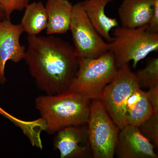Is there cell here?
<instances>
[{"label": "cell", "mask_w": 158, "mask_h": 158, "mask_svg": "<svg viewBox=\"0 0 158 158\" xmlns=\"http://www.w3.org/2000/svg\"><path fill=\"white\" fill-rule=\"evenodd\" d=\"M46 34H63L69 30L73 5L68 0H47Z\"/></svg>", "instance_id": "4fadbf2b"}, {"label": "cell", "mask_w": 158, "mask_h": 158, "mask_svg": "<svg viewBox=\"0 0 158 158\" xmlns=\"http://www.w3.org/2000/svg\"><path fill=\"white\" fill-rule=\"evenodd\" d=\"M154 113L146 92L136 88L129 98L126 107L127 125L138 127Z\"/></svg>", "instance_id": "5bb4252c"}, {"label": "cell", "mask_w": 158, "mask_h": 158, "mask_svg": "<svg viewBox=\"0 0 158 158\" xmlns=\"http://www.w3.org/2000/svg\"><path fill=\"white\" fill-rule=\"evenodd\" d=\"M5 18H6L5 13L3 12L2 10L0 9V20L3 19Z\"/></svg>", "instance_id": "44dd1931"}, {"label": "cell", "mask_w": 158, "mask_h": 158, "mask_svg": "<svg viewBox=\"0 0 158 158\" xmlns=\"http://www.w3.org/2000/svg\"><path fill=\"white\" fill-rule=\"evenodd\" d=\"M155 147L138 127L127 125L118 133L115 155L118 158H157Z\"/></svg>", "instance_id": "30bf717a"}, {"label": "cell", "mask_w": 158, "mask_h": 158, "mask_svg": "<svg viewBox=\"0 0 158 158\" xmlns=\"http://www.w3.org/2000/svg\"><path fill=\"white\" fill-rule=\"evenodd\" d=\"M138 127L140 132L158 148V113H153Z\"/></svg>", "instance_id": "e0dca14e"}, {"label": "cell", "mask_w": 158, "mask_h": 158, "mask_svg": "<svg viewBox=\"0 0 158 158\" xmlns=\"http://www.w3.org/2000/svg\"><path fill=\"white\" fill-rule=\"evenodd\" d=\"M78 58L94 59L109 50L106 42L88 19L82 2L73 5L69 27Z\"/></svg>", "instance_id": "52a82bcc"}, {"label": "cell", "mask_w": 158, "mask_h": 158, "mask_svg": "<svg viewBox=\"0 0 158 158\" xmlns=\"http://www.w3.org/2000/svg\"><path fill=\"white\" fill-rule=\"evenodd\" d=\"M135 73L140 88L149 89L158 86V58L152 59L145 67Z\"/></svg>", "instance_id": "2e32d148"}, {"label": "cell", "mask_w": 158, "mask_h": 158, "mask_svg": "<svg viewBox=\"0 0 158 158\" xmlns=\"http://www.w3.org/2000/svg\"><path fill=\"white\" fill-rule=\"evenodd\" d=\"M146 93L152 105L154 112L158 113V86L149 88L148 91H146Z\"/></svg>", "instance_id": "ffe728a7"}, {"label": "cell", "mask_w": 158, "mask_h": 158, "mask_svg": "<svg viewBox=\"0 0 158 158\" xmlns=\"http://www.w3.org/2000/svg\"><path fill=\"white\" fill-rule=\"evenodd\" d=\"M153 11L154 0H123L118 11L121 27L135 28L146 25Z\"/></svg>", "instance_id": "8fae6325"}, {"label": "cell", "mask_w": 158, "mask_h": 158, "mask_svg": "<svg viewBox=\"0 0 158 158\" xmlns=\"http://www.w3.org/2000/svg\"><path fill=\"white\" fill-rule=\"evenodd\" d=\"M87 126L93 157H114L120 130L110 117L100 100L91 101Z\"/></svg>", "instance_id": "5b68a950"}, {"label": "cell", "mask_w": 158, "mask_h": 158, "mask_svg": "<svg viewBox=\"0 0 158 158\" xmlns=\"http://www.w3.org/2000/svg\"><path fill=\"white\" fill-rule=\"evenodd\" d=\"M78 59V68L68 90L90 100H100L104 89L117 72L113 54L109 51L97 58Z\"/></svg>", "instance_id": "3957f363"}, {"label": "cell", "mask_w": 158, "mask_h": 158, "mask_svg": "<svg viewBox=\"0 0 158 158\" xmlns=\"http://www.w3.org/2000/svg\"><path fill=\"white\" fill-rule=\"evenodd\" d=\"M24 32L22 27L14 24L10 19L0 20V84L6 81L5 68L9 60L17 63L23 60L25 47L20 42V37Z\"/></svg>", "instance_id": "9c48e42d"}, {"label": "cell", "mask_w": 158, "mask_h": 158, "mask_svg": "<svg viewBox=\"0 0 158 158\" xmlns=\"http://www.w3.org/2000/svg\"><path fill=\"white\" fill-rule=\"evenodd\" d=\"M139 87L135 73L129 64L119 67L112 81L106 86L100 100L119 130L126 123V107L130 96Z\"/></svg>", "instance_id": "8992f818"}, {"label": "cell", "mask_w": 158, "mask_h": 158, "mask_svg": "<svg viewBox=\"0 0 158 158\" xmlns=\"http://www.w3.org/2000/svg\"><path fill=\"white\" fill-rule=\"evenodd\" d=\"M147 27V25L135 28H115L109 51L113 54L117 67L132 61L133 67L136 68L148 55L158 51V34L149 33Z\"/></svg>", "instance_id": "277c9868"}, {"label": "cell", "mask_w": 158, "mask_h": 158, "mask_svg": "<svg viewBox=\"0 0 158 158\" xmlns=\"http://www.w3.org/2000/svg\"><path fill=\"white\" fill-rule=\"evenodd\" d=\"M53 144L61 158H88L93 157L89 141L88 126H71L56 133Z\"/></svg>", "instance_id": "ba28073f"}, {"label": "cell", "mask_w": 158, "mask_h": 158, "mask_svg": "<svg viewBox=\"0 0 158 158\" xmlns=\"http://www.w3.org/2000/svg\"><path fill=\"white\" fill-rule=\"evenodd\" d=\"M91 100L81 94L67 90L55 94L38 96L35 107L39 111L49 135L71 126L86 125Z\"/></svg>", "instance_id": "7a4b0ae2"}, {"label": "cell", "mask_w": 158, "mask_h": 158, "mask_svg": "<svg viewBox=\"0 0 158 158\" xmlns=\"http://www.w3.org/2000/svg\"><path fill=\"white\" fill-rule=\"evenodd\" d=\"M147 31L152 34H158V0H154V11L149 23Z\"/></svg>", "instance_id": "d6986e66"}, {"label": "cell", "mask_w": 158, "mask_h": 158, "mask_svg": "<svg viewBox=\"0 0 158 158\" xmlns=\"http://www.w3.org/2000/svg\"><path fill=\"white\" fill-rule=\"evenodd\" d=\"M20 25L29 35H37L46 29L48 15L42 2H34L26 6Z\"/></svg>", "instance_id": "9a60e30c"}, {"label": "cell", "mask_w": 158, "mask_h": 158, "mask_svg": "<svg viewBox=\"0 0 158 158\" xmlns=\"http://www.w3.org/2000/svg\"><path fill=\"white\" fill-rule=\"evenodd\" d=\"M30 0H0V9L10 19V16L15 11H22L25 9Z\"/></svg>", "instance_id": "ac0fdd59"}, {"label": "cell", "mask_w": 158, "mask_h": 158, "mask_svg": "<svg viewBox=\"0 0 158 158\" xmlns=\"http://www.w3.org/2000/svg\"><path fill=\"white\" fill-rule=\"evenodd\" d=\"M23 60L37 88L46 94L67 91L78 68L73 47L52 35H28Z\"/></svg>", "instance_id": "6da1fadb"}, {"label": "cell", "mask_w": 158, "mask_h": 158, "mask_svg": "<svg viewBox=\"0 0 158 158\" xmlns=\"http://www.w3.org/2000/svg\"><path fill=\"white\" fill-rule=\"evenodd\" d=\"M113 0H85L82 2L86 15L92 25L108 43L113 41L110 32L118 26L116 18L108 17L106 14V6Z\"/></svg>", "instance_id": "7c38bea8"}]
</instances>
